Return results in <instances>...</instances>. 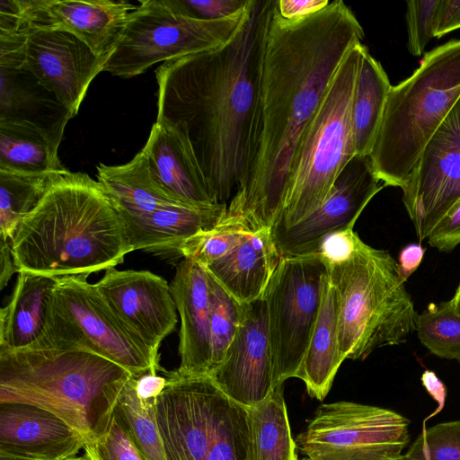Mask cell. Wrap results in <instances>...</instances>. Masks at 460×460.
I'll list each match as a JSON object with an SVG mask.
<instances>
[{
    "mask_svg": "<svg viewBox=\"0 0 460 460\" xmlns=\"http://www.w3.org/2000/svg\"><path fill=\"white\" fill-rule=\"evenodd\" d=\"M276 2L260 78L253 162L244 189L225 216L252 233L270 229L279 217L301 136L344 57L364 38L341 0L296 21L284 19Z\"/></svg>",
    "mask_w": 460,
    "mask_h": 460,
    "instance_id": "obj_1",
    "label": "cell"
},
{
    "mask_svg": "<svg viewBox=\"0 0 460 460\" xmlns=\"http://www.w3.org/2000/svg\"><path fill=\"white\" fill-rule=\"evenodd\" d=\"M275 0H250L247 16L225 45L155 69L157 120L187 133L216 203L241 192L252 169L259 85Z\"/></svg>",
    "mask_w": 460,
    "mask_h": 460,
    "instance_id": "obj_2",
    "label": "cell"
},
{
    "mask_svg": "<svg viewBox=\"0 0 460 460\" xmlns=\"http://www.w3.org/2000/svg\"><path fill=\"white\" fill-rule=\"evenodd\" d=\"M17 272L57 279L115 268L132 252L123 221L103 188L67 172L51 184L10 238Z\"/></svg>",
    "mask_w": 460,
    "mask_h": 460,
    "instance_id": "obj_3",
    "label": "cell"
},
{
    "mask_svg": "<svg viewBox=\"0 0 460 460\" xmlns=\"http://www.w3.org/2000/svg\"><path fill=\"white\" fill-rule=\"evenodd\" d=\"M131 376L84 347L0 349V402L43 408L75 429L85 444L105 429Z\"/></svg>",
    "mask_w": 460,
    "mask_h": 460,
    "instance_id": "obj_4",
    "label": "cell"
},
{
    "mask_svg": "<svg viewBox=\"0 0 460 460\" xmlns=\"http://www.w3.org/2000/svg\"><path fill=\"white\" fill-rule=\"evenodd\" d=\"M460 99V39L428 52L413 74L392 85L369 155L385 186L406 184L420 156Z\"/></svg>",
    "mask_w": 460,
    "mask_h": 460,
    "instance_id": "obj_5",
    "label": "cell"
},
{
    "mask_svg": "<svg viewBox=\"0 0 460 460\" xmlns=\"http://www.w3.org/2000/svg\"><path fill=\"white\" fill-rule=\"evenodd\" d=\"M326 266L339 295L344 360L364 359L377 348L403 343L416 331L419 314L389 252L359 239L347 260Z\"/></svg>",
    "mask_w": 460,
    "mask_h": 460,
    "instance_id": "obj_6",
    "label": "cell"
},
{
    "mask_svg": "<svg viewBox=\"0 0 460 460\" xmlns=\"http://www.w3.org/2000/svg\"><path fill=\"white\" fill-rule=\"evenodd\" d=\"M365 45L351 48L296 148L281 211L270 229L289 227L318 208L356 156L352 103Z\"/></svg>",
    "mask_w": 460,
    "mask_h": 460,
    "instance_id": "obj_7",
    "label": "cell"
},
{
    "mask_svg": "<svg viewBox=\"0 0 460 460\" xmlns=\"http://www.w3.org/2000/svg\"><path fill=\"white\" fill-rule=\"evenodd\" d=\"M164 373L167 382L154 407L166 460H247V407L210 376Z\"/></svg>",
    "mask_w": 460,
    "mask_h": 460,
    "instance_id": "obj_8",
    "label": "cell"
},
{
    "mask_svg": "<svg viewBox=\"0 0 460 460\" xmlns=\"http://www.w3.org/2000/svg\"><path fill=\"white\" fill-rule=\"evenodd\" d=\"M245 8L217 20H201L176 10L169 0H143L129 14L104 70L130 78L159 62L210 50L226 44L243 23Z\"/></svg>",
    "mask_w": 460,
    "mask_h": 460,
    "instance_id": "obj_9",
    "label": "cell"
},
{
    "mask_svg": "<svg viewBox=\"0 0 460 460\" xmlns=\"http://www.w3.org/2000/svg\"><path fill=\"white\" fill-rule=\"evenodd\" d=\"M86 348L114 362L134 377L159 373V359L121 323L87 276L58 279L47 324L28 348Z\"/></svg>",
    "mask_w": 460,
    "mask_h": 460,
    "instance_id": "obj_10",
    "label": "cell"
},
{
    "mask_svg": "<svg viewBox=\"0 0 460 460\" xmlns=\"http://www.w3.org/2000/svg\"><path fill=\"white\" fill-rule=\"evenodd\" d=\"M318 253L281 257L262 298L273 388L296 377L319 314L325 277Z\"/></svg>",
    "mask_w": 460,
    "mask_h": 460,
    "instance_id": "obj_11",
    "label": "cell"
},
{
    "mask_svg": "<svg viewBox=\"0 0 460 460\" xmlns=\"http://www.w3.org/2000/svg\"><path fill=\"white\" fill-rule=\"evenodd\" d=\"M409 424L389 409L323 403L296 443L307 460H393L409 445Z\"/></svg>",
    "mask_w": 460,
    "mask_h": 460,
    "instance_id": "obj_12",
    "label": "cell"
},
{
    "mask_svg": "<svg viewBox=\"0 0 460 460\" xmlns=\"http://www.w3.org/2000/svg\"><path fill=\"white\" fill-rule=\"evenodd\" d=\"M402 190L421 242L460 199V99L424 147Z\"/></svg>",
    "mask_w": 460,
    "mask_h": 460,
    "instance_id": "obj_13",
    "label": "cell"
},
{
    "mask_svg": "<svg viewBox=\"0 0 460 460\" xmlns=\"http://www.w3.org/2000/svg\"><path fill=\"white\" fill-rule=\"evenodd\" d=\"M384 186L375 174L369 155L354 156L318 208L289 227L270 229L281 257L317 253L327 235L353 228L364 208Z\"/></svg>",
    "mask_w": 460,
    "mask_h": 460,
    "instance_id": "obj_14",
    "label": "cell"
},
{
    "mask_svg": "<svg viewBox=\"0 0 460 460\" xmlns=\"http://www.w3.org/2000/svg\"><path fill=\"white\" fill-rule=\"evenodd\" d=\"M111 310L155 358L177 324L171 286L148 270H107L94 284Z\"/></svg>",
    "mask_w": 460,
    "mask_h": 460,
    "instance_id": "obj_15",
    "label": "cell"
},
{
    "mask_svg": "<svg viewBox=\"0 0 460 460\" xmlns=\"http://www.w3.org/2000/svg\"><path fill=\"white\" fill-rule=\"evenodd\" d=\"M19 69L30 73L75 117L106 60L64 31L28 29Z\"/></svg>",
    "mask_w": 460,
    "mask_h": 460,
    "instance_id": "obj_16",
    "label": "cell"
},
{
    "mask_svg": "<svg viewBox=\"0 0 460 460\" xmlns=\"http://www.w3.org/2000/svg\"><path fill=\"white\" fill-rule=\"evenodd\" d=\"M30 29L67 31L107 61L137 5L119 0H17Z\"/></svg>",
    "mask_w": 460,
    "mask_h": 460,
    "instance_id": "obj_17",
    "label": "cell"
},
{
    "mask_svg": "<svg viewBox=\"0 0 460 460\" xmlns=\"http://www.w3.org/2000/svg\"><path fill=\"white\" fill-rule=\"evenodd\" d=\"M232 400L251 407L274 389L263 298L245 304V314L220 367L211 376Z\"/></svg>",
    "mask_w": 460,
    "mask_h": 460,
    "instance_id": "obj_18",
    "label": "cell"
},
{
    "mask_svg": "<svg viewBox=\"0 0 460 460\" xmlns=\"http://www.w3.org/2000/svg\"><path fill=\"white\" fill-rule=\"evenodd\" d=\"M84 445L54 413L32 404L0 402V460H68Z\"/></svg>",
    "mask_w": 460,
    "mask_h": 460,
    "instance_id": "obj_19",
    "label": "cell"
},
{
    "mask_svg": "<svg viewBox=\"0 0 460 460\" xmlns=\"http://www.w3.org/2000/svg\"><path fill=\"white\" fill-rule=\"evenodd\" d=\"M157 183L181 204L205 207L216 203L191 142L179 125L155 120L143 147Z\"/></svg>",
    "mask_w": 460,
    "mask_h": 460,
    "instance_id": "obj_20",
    "label": "cell"
},
{
    "mask_svg": "<svg viewBox=\"0 0 460 460\" xmlns=\"http://www.w3.org/2000/svg\"><path fill=\"white\" fill-rule=\"evenodd\" d=\"M181 318L176 371L181 375L210 374L209 285L207 270L182 258L170 284Z\"/></svg>",
    "mask_w": 460,
    "mask_h": 460,
    "instance_id": "obj_21",
    "label": "cell"
},
{
    "mask_svg": "<svg viewBox=\"0 0 460 460\" xmlns=\"http://www.w3.org/2000/svg\"><path fill=\"white\" fill-rule=\"evenodd\" d=\"M226 204L195 207L176 204L153 212L118 211L133 251L182 258L181 247L196 234L214 228L225 217Z\"/></svg>",
    "mask_w": 460,
    "mask_h": 460,
    "instance_id": "obj_22",
    "label": "cell"
},
{
    "mask_svg": "<svg viewBox=\"0 0 460 460\" xmlns=\"http://www.w3.org/2000/svg\"><path fill=\"white\" fill-rule=\"evenodd\" d=\"M280 259L270 229H263L204 269L237 301L250 304L262 297Z\"/></svg>",
    "mask_w": 460,
    "mask_h": 460,
    "instance_id": "obj_23",
    "label": "cell"
},
{
    "mask_svg": "<svg viewBox=\"0 0 460 460\" xmlns=\"http://www.w3.org/2000/svg\"><path fill=\"white\" fill-rule=\"evenodd\" d=\"M0 70V120L35 126L59 146L65 127L73 118L70 111L27 71L2 66Z\"/></svg>",
    "mask_w": 460,
    "mask_h": 460,
    "instance_id": "obj_24",
    "label": "cell"
},
{
    "mask_svg": "<svg viewBox=\"0 0 460 460\" xmlns=\"http://www.w3.org/2000/svg\"><path fill=\"white\" fill-rule=\"evenodd\" d=\"M58 279L26 271L18 272L9 304L0 311V349L18 350L42 335Z\"/></svg>",
    "mask_w": 460,
    "mask_h": 460,
    "instance_id": "obj_25",
    "label": "cell"
},
{
    "mask_svg": "<svg viewBox=\"0 0 460 460\" xmlns=\"http://www.w3.org/2000/svg\"><path fill=\"white\" fill-rule=\"evenodd\" d=\"M339 295L327 273L317 320L296 376L309 395L319 401L328 394L344 361L339 346Z\"/></svg>",
    "mask_w": 460,
    "mask_h": 460,
    "instance_id": "obj_26",
    "label": "cell"
},
{
    "mask_svg": "<svg viewBox=\"0 0 460 460\" xmlns=\"http://www.w3.org/2000/svg\"><path fill=\"white\" fill-rule=\"evenodd\" d=\"M96 171L97 181L118 211L145 214L181 204L173 199L155 180L143 149L127 164H100Z\"/></svg>",
    "mask_w": 460,
    "mask_h": 460,
    "instance_id": "obj_27",
    "label": "cell"
},
{
    "mask_svg": "<svg viewBox=\"0 0 460 460\" xmlns=\"http://www.w3.org/2000/svg\"><path fill=\"white\" fill-rule=\"evenodd\" d=\"M391 87L382 65L364 46L352 103L356 155H370Z\"/></svg>",
    "mask_w": 460,
    "mask_h": 460,
    "instance_id": "obj_28",
    "label": "cell"
},
{
    "mask_svg": "<svg viewBox=\"0 0 460 460\" xmlns=\"http://www.w3.org/2000/svg\"><path fill=\"white\" fill-rule=\"evenodd\" d=\"M247 460H297L292 438L283 385H277L261 402L247 407Z\"/></svg>",
    "mask_w": 460,
    "mask_h": 460,
    "instance_id": "obj_29",
    "label": "cell"
},
{
    "mask_svg": "<svg viewBox=\"0 0 460 460\" xmlns=\"http://www.w3.org/2000/svg\"><path fill=\"white\" fill-rule=\"evenodd\" d=\"M58 146L40 128L0 120V169L31 174L62 172Z\"/></svg>",
    "mask_w": 460,
    "mask_h": 460,
    "instance_id": "obj_30",
    "label": "cell"
},
{
    "mask_svg": "<svg viewBox=\"0 0 460 460\" xmlns=\"http://www.w3.org/2000/svg\"><path fill=\"white\" fill-rule=\"evenodd\" d=\"M67 172L31 174L0 169V239L10 240L19 222L36 208L53 181Z\"/></svg>",
    "mask_w": 460,
    "mask_h": 460,
    "instance_id": "obj_31",
    "label": "cell"
},
{
    "mask_svg": "<svg viewBox=\"0 0 460 460\" xmlns=\"http://www.w3.org/2000/svg\"><path fill=\"white\" fill-rule=\"evenodd\" d=\"M131 376L123 387L114 412L143 460H166L162 438L156 424L155 399H141Z\"/></svg>",
    "mask_w": 460,
    "mask_h": 460,
    "instance_id": "obj_32",
    "label": "cell"
},
{
    "mask_svg": "<svg viewBox=\"0 0 460 460\" xmlns=\"http://www.w3.org/2000/svg\"><path fill=\"white\" fill-rule=\"evenodd\" d=\"M208 275L211 349L209 376H211L222 364L243 320L245 304L237 301L210 274L208 273Z\"/></svg>",
    "mask_w": 460,
    "mask_h": 460,
    "instance_id": "obj_33",
    "label": "cell"
},
{
    "mask_svg": "<svg viewBox=\"0 0 460 460\" xmlns=\"http://www.w3.org/2000/svg\"><path fill=\"white\" fill-rule=\"evenodd\" d=\"M416 332L421 344L433 355L460 362V316L450 300L430 303L418 315Z\"/></svg>",
    "mask_w": 460,
    "mask_h": 460,
    "instance_id": "obj_34",
    "label": "cell"
},
{
    "mask_svg": "<svg viewBox=\"0 0 460 460\" xmlns=\"http://www.w3.org/2000/svg\"><path fill=\"white\" fill-rule=\"evenodd\" d=\"M251 234L239 223L223 218L214 228L187 239L181 247V255L207 268L233 251Z\"/></svg>",
    "mask_w": 460,
    "mask_h": 460,
    "instance_id": "obj_35",
    "label": "cell"
},
{
    "mask_svg": "<svg viewBox=\"0 0 460 460\" xmlns=\"http://www.w3.org/2000/svg\"><path fill=\"white\" fill-rule=\"evenodd\" d=\"M403 457L405 460H460V420L438 423L421 432Z\"/></svg>",
    "mask_w": 460,
    "mask_h": 460,
    "instance_id": "obj_36",
    "label": "cell"
},
{
    "mask_svg": "<svg viewBox=\"0 0 460 460\" xmlns=\"http://www.w3.org/2000/svg\"><path fill=\"white\" fill-rule=\"evenodd\" d=\"M84 454L90 460H143L114 411L102 432L84 445Z\"/></svg>",
    "mask_w": 460,
    "mask_h": 460,
    "instance_id": "obj_37",
    "label": "cell"
},
{
    "mask_svg": "<svg viewBox=\"0 0 460 460\" xmlns=\"http://www.w3.org/2000/svg\"><path fill=\"white\" fill-rule=\"evenodd\" d=\"M408 50L413 56L422 55L434 37V26L439 0H410L406 2Z\"/></svg>",
    "mask_w": 460,
    "mask_h": 460,
    "instance_id": "obj_38",
    "label": "cell"
},
{
    "mask_svg": "<svg viewBox=\"0 0 460 460\" xmlns=\"http://www.w3.org/2000/svg\"><path fill=\"white\" fill-rule=\"evenodd\" d=\"M180 13L201 20H217L238 13L249 0H169Z\"/></svg>",
    "mask_w": 460,
    "mask_h": 460,
    "instance_id": "obj_39",
    "label": "cell"
},
{
    "mask_svg": "<svg viewBox=\"0 0 460 460\" xmlns=\"http://www.w3.org/2000/svg\"><path fill=\"white\" fill-rule=\"evenodd\" d=\"M359 239L353 228L336 231L322 241L317 253L326 265L343 261L353 253Z\"/></svg>",
    "mask_w": 460,
    "mask_h": 460,
    "instance_id": "obj_40",
    "label": "cell"
},
{
    "mask_svg": "<svg viewBox=\"0 0 460 460\" xmlns=\"http://www.w3.org/2000/svg\"><path fill=\"white\" fill-rule=\"evenodd\" d=\"M429 244L441 252H451L460 244V199L429 234Z\"/></svg>",
    "mask_w": 460,
    "mask_h": 460,
    "instance_id": "obj_41",
    "label": "cell"
},
{
    "mask_svg": "<svg viewBox=\"0 0 460 460\" xmlns=\"http://www.w3.org/2000/svg\"><path fill=\"white\" fill-rule=\"evenodd\" d=\"M329 0H277V9L286 20L296 21L325 8Z\"/></svg>",
    "mask_w": 460,
    "mask_h": 460,
    "instance_id": "obj_42",
    "label": "cell"
},
{
    "mask_svg": "<svg viewBox=\"0 0 460 460\" xmlns=\"http://www.w3.org/2000/svg\"><path fill=\"white\" fill-rule=\"evenodd\" d=\"M460 29V0H439L436 13L434 37Z\"/></svg>",
    "mask_w": 460,
    "mask_h": 460,
    "instance_id": "obj_43",
    "label": "cell"
},
{
    "mask_svg": "<svg viewBox=\"0 0 460 460\" xmlns=\"http://www.w3.org/2000/svg\"><path fill=\"white\" fill-rule=\"evenodd\" d=\"M165 376L159 373L147 372L135 379L137 395L144 400L155 399L166 385Z\"/></svg>",
    "mask_w": 460,
    "mask_h": 460,
    "instance_id": "obj_44",
    "label": "cell"
},
{
    "mask_svg": "<svg viewBox=\"0 0 460 460\" xmlns=\"http://www.w3.org/2000/svg\"><path fill=\"white\" fill-rule=\"evenodd\" d=\"M425 250L420 244H409L400 252L398 268L404 281L420 266Z\"/></svg>",
    "mask_w": 460,
    "mask_h": 460,
    "instance_id": "obj_45",
    "label": "cell"
},
{
    "mask_svg": "<svg viewBox=\"0 0 460 460\" xmlns=\"http://www.w3.org/2000/svg\"><path fill=\"white\" fill-rule=\"evenodd\" d=\"M17 272L10 240H0V289H3Z\"/></svg>",
    "mask_w": 460,
    "mask_h": 460,
    "instance_id": "obj_46",
    "label": "cell"
},
{
    "mask_svg": "<svg viewBox=\"0 0 460 460\" xmlns=\"http://www.w3.org/2000/svg\"><path fill=\"white\" fill-rule=\"evenodd\" d=\"M421 383L429 394L440 404L439 410L444 406L447 390L444 384L430 370H426L421 376Z\"/></svg>",
    "mask_w": 460,
    "mask_h": 460,
    "instance_id": "obj_47",
    "label": "cell"
},
{
    "mask_svg": "<svg viewBox=\"0 0 460 460\" xmlns=\"http://www.w3.org/2000/svg\"><path fill=\"white\" fill-rule=\"evenodd\" d=\"M454 311L460 316V284L450 300Z\"/></svg>",
    "mask_w": 460,
    "mask_h": 460,
    "instance_id": "obj_48",
    "label": "cell"
},
{
    "mask_svg": "<svg viewBox=\"0 0 460 460\" xmlns=\"http://www.w3.org/2000/svg\"><path fill=\"white\" fill-rule=\"evenodd\" d=\"M68 460H90V459L87 457V456L85 454H84V455L79 456H75L73 458H70Z\"/></svg>",
    "mask_w": 460,
    "mask_h": 460,
    "instance_id": "obj_49",
    "label": "cell"
},
{
    "mask_svg": "<svg viewBox=\"0 0 460 460\" xmlns=\"http://www.w3.org/2000/svg\"><path fill=\"white\" fill-rule=\"evenodd\" d=\"M393 460H405L403 457V455L400 456L399 457L393 459Z\"/></svg>",
    "mask_w": 460,
    "mask_h": 460,
    "instance_id": "obj_50",
    "label": "cell"
}]
</instances>
